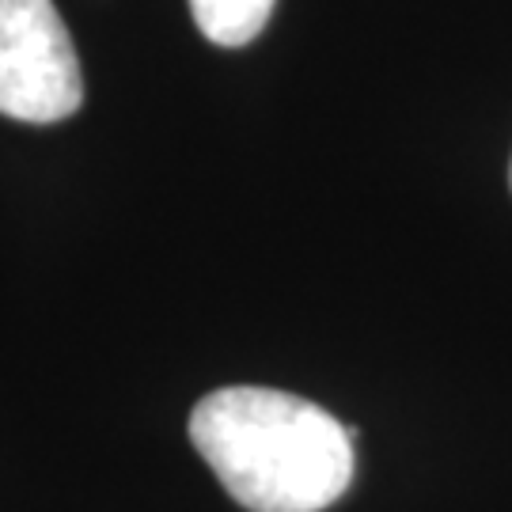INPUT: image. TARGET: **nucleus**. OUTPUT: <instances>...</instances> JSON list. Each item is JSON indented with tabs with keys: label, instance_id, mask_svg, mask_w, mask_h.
I'll list each match as a JSON object with an SVG mask.
<instances>
[{
	"label": "nucleus",
	"instance_id": "3",
	"mask_svg": "<svg viewBox=\"0 0 512 512\" xmlns=\"http://www.w3.org/2000/svg\"><path fill=\"white\" fill-rule=\"evenodd\" d=\"M277 0H190L194 23L209 42L224 50H239L262 35L274 16Z\"/></svg>",
	"mask_w": 512,
	"mask_h": 512
},
{
	"label": "nucleus",
	"instance_id": "4",
	"mask_svg": "<svg viewBox=\"0 0 512 512\" xmlns=\"http://www.w3.org/2000/svg\"><path fill=\"white\" fill-rule=\"evenodd\" d=\"M509 183H512V171H509Z\"/></svg>",
	"mask_w": 512,
	"mask_h": 512
},
{
	"label": "nucleus",
	"instance_id": "1",
	"mask_svg": "<svg viewBox=\"0 0 512 512\" xmlns=\"http://www.w3.org/2000/svg\"><path fill=\"white\" fill-rule=\"evenodd\" d=\"M353 429L274 387H220L190 414V440L251 512H323L349 490Z\"/></svg>",
	"mask_w": 512,
	"mask_h": 512
},
{
	"label": "nucleus",
	"instance_id": "2",
	"mask_svg": "<svg viewBox=\"0 0 512 512\" xmlns=\"http://www.w3.org/2000/svg\"><path fill=\"white\" fill-rule=\"evenodd\" d=\"M80 103L84 76L54 0H0V114L50 126Z\"/></svg>",
	"mask_w": 512,
	"mask_h": 512
}]
</instances>
